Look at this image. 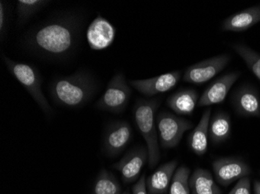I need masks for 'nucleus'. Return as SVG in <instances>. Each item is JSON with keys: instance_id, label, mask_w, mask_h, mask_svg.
Returning a JSON list of instances; mask_svg holds the SVG:
<instances>
[{"instance_id": "obj_1", "label": "nucleus", "mask_w": 260, "mask_h": 194, "mask_svg": "<svg viewBox=\"0 0 260 194\" xmlns=\"http://www.w3.org/2000/svg\"><path fill=\"white\" fill-rule=\"evenodd\" d=\"M80 23L74 14L56 17L34 30L27 43L32 50L44 56L63 58L77 45Z\"/></svg>"}, {"instance_id": "obj_2", "label": "nucleus", "mask_w": 260, "mask_h": 194, "mask_svg": "<svg viewBox=\"0 0 260 194\" xmlns=\"http://www.w3.org/2000/svg\"><path fill=\"white\" fill-rule=\"evenodd\" d=\"M55 103L67 108H78L89 101L96 91V83L87 71H77L70 76L55 79L51 85Z\"/></svg>"}, {"instance_id": "obj_3", "label": "nucleus", "mask_w": 260, "mask_h": 194, "mask_svg": "<svg viewBox=\"0 0 260 194\" xmlns=\"http://www.w3.org/2000/svg\"><path fill=\"white\" fill-rule=\"evenodd\" d=\"M159 105V99H139L134 107L136 125L147 143L148 165L150 169L155 167L160 160L158 134L154 120Z\"/></svg>"}, {"instance_id": "obj_4", "label": "nucleus", "mask_w": 260, "mask_h": 194, "mask_svg": "<svg viewBox=\"0 0 260 194\" xmlns=\"http://www.w3.org/2000/svg\"><path fill=\"white\" fill-rule=\"evenodd\" d=\"M3 59L10 73L27 90L42 110L47 115L52 114V107L42 93V78L36 68L29 64L14 62L4 55Z\"/></svg>"}, {"instance_id": "obj_5", "label": "nucleus", "mask_w": 260, "mask_h": 194, "mask_svg": "<svg viewBox=\"0 0 260 194\" xmlns=\"http://www.w3.org/2000/svg\"><path fill=\"white\" fill-rule=\"evenodd\" d=\"M160 146L165 149L175 148L184 134L193 128V123L169 112L158 113L156 118Z\"/></svg>"}, {"instance_id": "obj_6", "label": "nucleus", "mask_w": 260, "mask_h": 194, "mask_svg": "<svg viewBox=\"0 0 260 194\" xmlns=\"http://www.w3.org/2000/svg\"><path fill=\"white\" fill-rule=\"evenodd\" d=\"M132 90L125 75L121 72L116 74L109 82L105 93L96 103V107L104 111L122 113L129 102Z\"/></svg>"}, {"instance_id": "obj_7", "label": "nucleus", "mask_w": 260, "mask_h": 194, "mask_svg": "<svg viewBox=\"0 0 260 194\" xmlns=\"http://www.w3.org/2000/svg\"><path fill=\"white\" fill-rule=\"evenodd\" d=\"M230 61L229 54H222L190 65L185 69L183 81L194 85L204 84L223 71Z\"/></svg>"}, {"instance_id": "obj_8", "label": "nucleus", "mask_w": 260, "mask_h": 194, "mask_svg": "<svg viewBox=\"0 0 260 194\" xmlns=\"http://www.w3.org/2000/svg\"><path fill=\"white\" fill-rule=\"evenodd\" d=\"M216 180L223 186H229L235 181L251 174L249 165L240 159L234 157L219 158L212 163Z\"/></svg>"}, {"instance_id": "obj_9", "label": "nucleus", "mask_w": 260, "mask_h": 194, "mask_svg": "<svg viewBox=\"0 0 260 194\" xmlns=\"http://www.w3.org/2000/svg\"><path fill=\"white\" fill-rule=\"evenodd\" d=\"M133 131L125 121H114L105 130L103 147L109 157L119 156L132 139Z\"/></svg>"}, {"instance_id": "obj_10", "label": "nucleus", "mask_w": 260, "mask_h": 194, "mask_svg": "<svg viewBox=\"0 0 260 194\" xmlns=\"http://www.w3.org/2000/svg\"><path fill=\"white\" fill-rule=\"evenodd\" d=\"M148 161L147 147L139 146L126 153L118 163L112 165V169L120 173L125 183H131L138 179L144 165Z\"/></svg>"}, {"instance_id": "obj_11", "label": "nucleus", "mask_w": 260, "mask_h": 194, "mask_svg": "<svg viewBox=\"0 0 260 194\" xmlns=\"http://www.w3.org/2000/svg\"><path fill=\"white\" fill-rule=\"evenodd\" d=\"M182 71H175L147 80H132L129 85L139 93L147 96H156L170 91L180 81Z\"/></svg>"}, {"instance_id": "obj_12", "label": "nucleus", "mask_w": 260, "mask_h": 194, "mask_svg": "<svg viewBox=\"0 0 260 194\" xmlns=\"http://www.w3.org/2000/svg\"><path fill=\"white\" fill-rule=\"evenodd\" d=\"M232 103L238 114L246 118H260V95L250 85L237 89L232 96Z\"/></svg>"}, {"instance_id": "obj_13", "label": "nucleus", "mask_w": 260, "mask_h": 194, "mask_svg": "<svg viewBox=\"0 0 260 194\" xmlns=\"http://www.w3.org/2000/svg\"><path fill=\"white\" fill-rule=\"evenodd\" d=\"M116 36V29L112 23L98 16L90 23L87 30V40L93 51H102L112 45Z\"/></svg>"}, {"instance_id": "obj_14", "label": "nucleus", "mask_w": 260, "mask_h": 194, "mask_svg": "<svg viewBox=\"0 0 260 194\" xmlns=\"http://www.w3.org/2000/svg\"><path fill=\"white\" fill-rule=\"evenodd\" d=\"M239 76V72L233 71L217 79L204 90L199 100L198 106L203 107L223 103Z\"/></svg>"}, {"instance_id": "obj_15", "label": "nucleus", "mask_w": 260, "mask_h": 194, "mask_svg": "<svg viewBox=\"0 0 260 194\" xmlns=\"http://www.w3.org/2000/svg\"><path fill=\"white\" fill-rule=\"evenodd\" d=\"M178 166L176 160L165 163L158 168L147 180V190L148 194H166L169 190L172 178Z\"/></svg>"}, {"instance_id": "obj_16", "label": "nucleus", "mask_w": 260, "mask_h": 194, "mask_svg": "<svg viewBox=\"0 0 260 194\" xmlns=\"http://www.w3.org/2000/svg\"><path fill=\"white\" fill-rule=\"evenodd\" d=\"M260 22V6L245 9L226 18L221 23L223 31L242 32Z\"/></svg>"}, {"instance_id": "obj_17", "label": "nucleus", "mask_w": 260, "mask_h": 194, "mask_svg": "<svg viewBox=\"0 0 260 194\" xmlns=\"http://www.w3.org/2000/svg\"><path fill=\"white\" fill-rule=\"evenodd\" d=\"M211 109L208 108L203 113L197 126L192 130L188 138V147L197 156L206 154L208 148L209 124Z\"/></svg>"}, {"instance_id": "obj_18", "label": "nucleus", "mask_w": 260, "mask_h": 194, "mask_svg": "<svg viewBox=\"0 0 260 194\" xmlns=\"http://www.w3.org/2000/svg\"><path fill=\"white\" fill-rule=\"evenodd\" d=\"M198 93L194 89H181L171 95L167 100V105L178 115H191L198 105Z\"/></svg>"}, {"instance_id": "obj_19", "label": "nucleus", "mask_w": 260, "mask_h": 194, "mask_svg": "<svg viewBox=\"0 0 260 194\" xmlns=\"http://www.w3.org/2000/svg\"><path fill=\"white\" fill-rule=\"evenodd\" d=\"M188 182L192 194H222L221 189L207 169H196Z\"/></svg>"}, {"instance_id": "obj_20", "label": "nucleus", "mask_w": 260, "mask_h": 194, "mask_svg": "<svg viewBox=\"0 0 260 194\" xmlns=\"http://www.w3.org/2000/svg\"><path fill=\"white\" fill-rule=\"evenodd\" d=\"M232 132V121L226 112H217L210 118L209 138L214 144H221L229 139Z\"/></svg>"}, {"instance_id": "obj_21", "label": "nucleus", "mask_w": 260, "mask_h": 194, "mask_svg": "<svg viewBox=\"0 0 260 194\" xmlns=\"http://www.w3.org/2000/svg\"><path fill=\"white\" fill-rule=\"evenodd\" d=\"M122 188L115 176L107 169H102L96 178L92 194H121Z\"/></svg>"}, {"instance_id": "obj_22", "label": "nucleus", "mask_w": 260, "mask_h": 194, "mask_svg": "<svg viewBox=\"0 0 260 194\" xmlns=\"http://www.w3.org/2000/svg\"><path fill=\"white\" fill-rule=\"evenodd\" d=\"M232 49L243 59L248 68L260 82V55L244 44H234Z\"/></svg>"}, {"instance_id": "obj_23", "label": "nucleus", "mask_w": 260, "mask_h": 194, "mask_svg": "<svg viewBox=\"0 0 260 194\" xmlns=\"http://www.w3.org/2000/svg\"><path fill=\"white\" fill-rule=\"evenodd\" d=\"M190 169L185 166H180L175 170L169 187V194H190L189 177Z\"/></svg>"}, {"instance_id": "obj_24", "label": "nucleus", "mask_w": 260, "mask_h": 194, "mask_svg": "<svg viewBox=\"0 0 260 194\" xmlns=\"http://www.w3.org/2000/svg\"><path fill=\"white\" fill-rule=\"evenodd\" d=\"M49 3L45 0H19L17 4L19 21H27Z\"/></svg>"}, {"instance_id": "obj_25", "label": "nucleus", "mask_w": 260, "mask_h": 194, "mask_svg": "<svg viewBox=\"0 0 260 194\" xmlns=\"http://www.w3.org/2000/svg\"><path fill=\"white\" fill-rule=\"evenodd\" d=\"M229 194H251V182L249 176L239 179Z\"/></svg>"}, {"instance_id": "obj_26", "label": "nucleus", "mask_w": 260, "mask_h": 194, "mask_svg": "<svg viewBox=\"0 0 260 194\" xmlns=\"http://www.w3.org/2000/svg\"><path fill=\"white\" fill-rule=\"evenodd\" d=\"M146 180L147 179H146L145 173H144L133 186V194H147Z\"/></svg>"}, {"instance_id": "obj_27", "label": "nucleus", "mask_w": 260, "mask_h": 194, "mask_svg": "<svg viewBox=\"0 0 260 194\" xmlns=\"http://www.w3.org/2000/svg\"><path fill=\"white\" fill-rule=\"evenodd\" d=\"M7 13H6V8L4 7V4L3 2L0 3V33L1 37L3 38L5 29L7 27Z\"/></svg>"}, {"instance_id": "obj_28", "label": "nucleus", "mask_w": 260, "mask_h": 194, "mask_svg": "<svg viewBox=\"0 0 260 194\" xmlns=\"http://www.w3.org/2000/svg\"><path fill=\"white\" fill-rule=\"evenodd\" d=\"M254 193L260 194V181L255 180L254 183Z\"/></svg>"}, {"instance_id": "obj_29", "label": "nucleus", "mask_w": 260, "mask_h": 194, "mask_svg": "<svg viewBox=\"0 0 260 194\" xmlns=\"http://www.w3.org/2000/svg\"><path fill=\"white\" fill-rule=\"evenodd\" d=\"M121 194H130V192H128V191H125V192H124L123 193Z\"/></svg>"}]
</instances>
